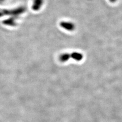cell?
Masks as SVG:
<instances>
[{"label": "cell", "instance_id": "obj_1", "mask_svg": "<svg viewBox=\"0 0 122 122\" xmlns=\"http://www.w3.org/2000/svg\"><path fill=\"white\" fill-rule=\"evenodd\" d=\"M83 56L82 53L77 52H72L71 54L65 53L61 55L59 57V60L62 62H65L70 58L74 59L76 61H81L83 59Z\"/></svg>", "mask_w": 122, "mask_h": 122}, {"label": "cell", "instance_id": "obj_2", "mask_svg": "<svg viewBox=\"0 0 122 122\" xmlns=\"http://www.w3.org/2000/svg\"><path fill=\"white\" fill-rule=\"evenodd\" d=\"M60 25L61 28L64 30H66L68 31L72 32L75 29V25L74 23L71 21H62L60 22Z\"/></svg>", "mask_w": 122, "mask_h": 122}, {"label": "cell", "instance_id": "obj_3", "mask_svg": "<svg viewBox=\"0 0 122 122\" xmlns=\"http://www.w3.org/2000/svg\"><path fill=\"white\" fill-rule=\"evenodd\" d=\"M44 0H33L32 9L34 11H39L44 4Z\"/></svg>", "mask_w": 122, "mask_h": 122}, {"label": "cell", "instance_id": "obj_4", "mask_svg": "<svg viewBox=\"0 0 122 122\" xmlns=\"http://www.w3.org/2000/svg\"><path fill=\"white\" fill-rule=\"evenodd\" d=\"M4 24L6 25H11V26H14L15 25L14 20L13 18L9 19V20H5L4 21Z\"/></svg>", "mask_w": 122, "mask_h": 122}, {"label": "cell", "instance_id": "obj_5", "mask_svg": "<svg viewBox=\"0 0 122 122\" xmlns=\"http://www.w3.org/2000/svg\"><path fill=\"white\" fill-rule=\"evenodd\" d=\"M109 1L111 2H115L117 0H109Z\"/></svg>", "mask_w": 122, "mask_h": 122}]
</instances>
